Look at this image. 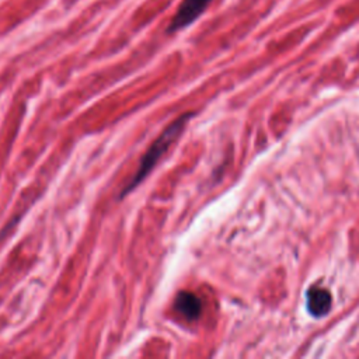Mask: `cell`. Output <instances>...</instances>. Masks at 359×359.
I'll return each mask as SVG.
<instances>
[{
  "label": "cell",
  "mask_w": 359,
  "mask_h": 359,
  "mask_svg": "<svg viewBox=\"0 0 359 359\" xmlns=\"http://www.w3.org/2000/svg\"><path fill=\"white\" fill-rule=\"evenodd\" d=\"M306 302H307L309 313L314 317H323L328 314L332 306L331 293L328 292V289L321 287L318 285L309 287L306 294Z\"/></svg>",
  "instance_id": "cell-3"
},
{
  "label": "cell",
  "mask_w": 359,
  "mask_h": 359,
  "mask_svg": "<svg viewBox=\"0 0 359 359\" xmlns=\"http://www.w3.org/2000/svg\"><path fill=\"white\" fill-rule=\"evenodd\" d=\"M212 3V0H182L174 18L168 25V32H175L192 24Z\"/></svg>",
  "instance_id": "cell-2"
},
{
  "label": "cell",
  "mask_w": 359,
  "mask_h": 359,
  "mask_svg": "<svg viewBox=\"0 0 359 359\" xmlns=\"http://www.w3.org/2000/svg\"><path fill=\"white\" fill-rule=\"evenodd\" d=\"M192 116L191 112L181 115L180 118H177L175 121H172L161 133L160 136L150 144V147L147 149V151L143 154L142 161L135 172V175L129 180V182L126 184V187L122 189L121 196L128 195L129 192H132L154 168V165L160 161V158L167 153V150L170 149V146L178 139V136L181 135V132L184 130L188 119Z\"/></svg>",
  "instance_id": "cell-1"
},
{
  "label": "cell",
  "mask_w": 359,
  "mask_h": 359,
  "mask_svg": "<svg viewBox=\"0 0 359 359\" xmlns=\"http://www.w3.org/2000/svg\"><path fill=\"white\" fill-rule=\"evenodd\" d=\"M174 307L175 310L187 320L194 321L196 320L201 313H202V302L201 299L192 293V292H187V290H181L174 300Z\"/></svg>",
  "instance_id": "cell-4"
}]
</instances>
